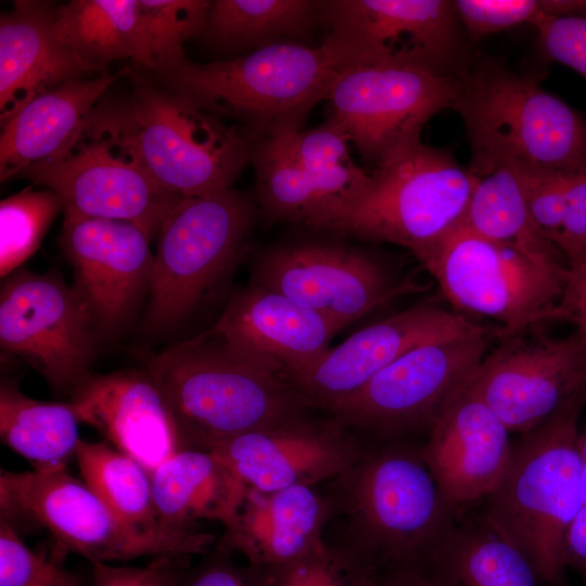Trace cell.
<instances>
[{"label":"cell","mask_w":586,"mask_h":586,"mask_svg":"<svg viewBox=\"0 0 586 586\" xmlns=\"http://www.w3.org/2000/svg\"><path fill=\"white\" fill-rule=\"evenodd\" d=\"M326 485L332 520H341L333 543L379 575L434 561L459 519L432 475L421 445L407 441L366 448Z\"/></svg>","instance_id":"1"},{"label":"cell","mask_w":586,"mask_h":586,"mask_svg":"<svg viewBox=\"0 0 586 586\" xmlns=\"http://www.w3.org/2000/svg\"><path fill=\"white\" fill-rule=\"evenodd\" d=\"M578 400L512 442L506 470L480 515L528 559L539 582L562 586L564 543L584 502Z\"/></svg>","instance_id":"2"},{"label":"cell","mask_w":586,"mask_h":586,"mask_svg":"<svg viewBox=\"0 0 586 586\" xmlns=\"http://www.w3.org/2000/svg\"><path fill=\"white\" fill-rule=\"evenodd\" d=\"M453 103L472 150L470 170L574 173L586 166V120L538 82L493 61L464 63Z\"/></svg>","instance_id":"3"},{"label":"cell","mask_w":586,"mask_h":586,"mask_svg":"<svg viewBox=\"0 0 586 586\" xmlns=\"http://www.w3.org/2000/svg\"><path fill=\"white\" fill-rule=\"evenodd\" d=\"M93 116L160 186L182 198L232 188L251 163L255 136L143 78L124 99L101 101Z\"/></svg>","instance_id":"4"},{"label":"cell","mask_w":586,"mask_h":586,"mask_svg":"<svg viewBox=\"0 0 586 586\" xmlns=\"http://www.w3.org/2000/svg\"><path fill=\"white\" fill-rule=\"evenodd\" d=\"M144 369L168 402L186 449L208 450L309 409L280 378L237 357L207 331L149 355Z\"/></svg>","instance_id":"5"},{"label":"cell","mask_w":586,"mask_h":586,"mask_svg":"<svg viewBox=\"0 0 586 586\" xmlns=\"http://www.w3.org/2000/svg\"><path fill=\"white\" fill-rule=\"evenodd\" d=\"M341 69L322 43H280L224 61H187L162 78L206 113L268 139L302 130Z\"/></svg>","instance_id":"6"},{"label":"cell","mask_w":586,"mask_h":586,"mask_svg":"<svg viewBox=\"0 0 586 586\" xmlns=\"http://www.w3.org/2000/svg\"><path fill=\"white\" fill-rule=\"evenodd\" d=\"M365 195L321 232L402 245L415 256L464 221L479 176L421 140L370 174Z\"/></svg>","instance_id":"7"},{"label":"cell","mask_w":586,"mask_h":586,"mask_svg":"<svg viewBox=\"0 0 586 586\" xmlns=\"http://www.w3.org/2000/svg\"><path fill=\"white\" fill-rule=\"evenodd\" d=\"M259 214L257 203L233 188L175 205L156 235L145 329H171L232 272Z\"/></svg>","instance_id":"8"},{"label":"cell","mask_w":586,"mask_h":586,"mask_svg":"<svg viewBox=\"0 0 586 586\" xmlns=\"http://www.w3.org/2000/svg\"><path fill=\"white\" fill-rule=\"evenodd\" d=\"M0 518L48 530L91 563L205 553L214 535L199 530L141 532L122 523L82 481L64 471L0 473Z\"/></svg>","instance_id":"9"},{"label":"cell","mask_w":586,"mask_h":586,"mask_svg":"<svg viewBox=\"0 0 586 586\" xmlns=\"http://www.w3.org/2000/svg\"><path fill=\"white\" fill-rule=\"evenodd\" d=\"M416 257L456 310L500 322V337L564 320L559 303L569 267L538 264L464 222Z\"/></svg>","instance_id":"10"},{"label":"cell","mask_w":586,"mask_h":586,"mask_svg":"<svg viewBox=\"0 0 586 586\" xmlns=\"http://www.w3.org/2000/svg\"><path fill=\"white\" fill-rule=\"evenodd\" d=\"M489 330L435 340L407 352L355 393L330 406L347 430L383 442L424 431L471 380L486 356Z\"/></svg>","instance_id":"11"},{"label":"cell","mask_w":586,"mask_h":586,"mask_svg":"<svg viewBox=\"0 0 586 586\" xmlns=\"http://www.w3.org/2000/svg\"><path fill=\"white\" fill-rule=\"evenodd\" d=\"M322 41L342 69L390 66L454 76L463 66L459 20L448 0L321 1Z\"/></svg>","instance_id":"12"},{"label":"cell","mask_w":586,"mask_h":586,"mask_svg":"<svg viewBox=\"0 0 586 586\" xmlns=\"http://www.w3.org/2000/svg\"><path fill=\"white\" fill-rule=\"evenodd\" d=\"M98 327L81 297L55 273L20 268L0 291V347L71 396L91 373Z\"/></svg>","instance_id":"13"},{"label":"cell","mask_w":586,"mask_h":586,"mask_svg":"<svg viewBox=\"0 0 586 586\" xmlns=\"http://www.w3.org/2000/svg\"><path fill=\"white\" fill-rule=\"evenodd\" d=\"M21 176L53 191L63 213L129 221L152 238L182 199L160 186L93 114L71 146Z\"/></svg>","instance_id":"14"},{"label":"cell","mask_w":586,"mask_h":586,"mask_svg":"<svg viewBox=\"0 0 586 586\" xmlns=\"http://www.w3.org/2000/svg\"><path fill=\"white\" fill-rule=\"evenodd\" d=\"M327 100L335 122L358 153L377 166L421 140L423 126L453 107V76L418 68L348 66Z\"/></svg>","instance_id":"15"},{"label":"cell","mask_w":586,"mask_h":586,"mask_svg":"<svg viewBox=\"0 0 586 586\" xmlns=\"http://www.w3.org/2000/svg\"><path fill=\"white\" fill-rule=\"evenodd\" d=\"M472 382L510 432L526 433L586 399V336H502Z\"/></svg>","instance_id":"16"},{"label":"cell","mask_w":586,"mask_h":586,"mask_svg":"<svg viewBox=\"0 0 586 586\" xmlns=\"http://www.w3.org/2000/svg\"><path fill=\"white\" fill-rule=\"evenodd\" d=\"M251 281L314 310L341 330L394 297L415 290L398 283L371 255L327 242H295L256 256Z\"/></svg>","instance_id":"17"},{"label":"cell","mask_w":586,"mask_h":586,"mask_svg":"<svg viewBox=\"0 0 586 586\" xmlns=\"http://www.w3.org/2000/svg\"><path fill=\"white\" fill-rule=\"evenodd\" d=\"M152 239L129 221L64 212L59 245L98 329L116 331L149 292Z\"/></svg>","instance_id":"18"},{"label":"cell","mask_w":586,"mask_h":586,"mask_svg":"<svg viewBox=\"0 0 586 586\" xmlns=\"http://www.w3.org/2000/svg\"><path fill=\"white\" fill-rule=\"evenodd\" d=\"M484 329L462 315L420 304L364 328L285 382L309 408L327 410L422 344Z\"/></svg>","instance_id":"19"},{"label":"cell","mask_w":586,"mask_h":586,"mask_svg":"<svg viewBox=\"0 0 586 586\" xmlns=\"http://www.w3.org/2000/svg\"><path fill=\"white\" fill-rule=\"evenodd\" d=\"M365 449L334 419L315 421L305 416L230 437L208 450L247 487L271 492L326 484L356 462Z\"/></svg>","instance_id":"20"},{"label":"cell","mask_w":586,"mask_h":586,"mask_svg":"<svg viewBox=\"0 0 586 586\" xmlns=\"http://www.w3.org/2000/svg\"><path fill=\"white\" fill-rule=\"evenodd\" d=\"M472 378L441 410L421 444L423 458L458 518L496 487L512 445L510 431Z\"/></svg>","instance_id":"21"},{"label":"cell","mask_w":586,"mask_h":586,"mask_svg":"<svg viewBox=\"0 0 586 586\" xmlns=\"http://www.w3.org/2000/svg\"><path fill=\"white\" fill-rule=\"evenodd\" d=\"M341 329L252 281L233 293L207 332L233 355L281 380L321 358Z\"/></svg>","instance_id":"22"},{"label":"cell","mask_w":586,"mask_h":586,"mask_svg":"<svg viewBox=\"0 0 586 586\" xmlns=\"http://www.w3.org/2000/svg\"><path fill=\"white\" fill-rule=\"evenodd\" d=\"M67 403L79 422L95 429L149 474L186 449L174 412L145 369L90 373Z\"/></svg>","instance_id":"23"},{"label":"cell","mask_w":586,"mask_h":586,"mask_svg":"<svg viewBox=\"0 0 586 586\" xmlns=\"http://www.w3.org/2000/svg\"><path fill=\"white\" fill-rule=\"evenodd\" d=\"M332 517L330 499L318 486L298 485L271 492L247 487L218 545L240 553L253 568L270 570L319 546Z\"/></svg>","instance_id":"24"},{"label":"cell","mask_w":586,"mask_h":586,"mask_svg":"<svg viewBox=\"0 0 586 586\" xmlns=\"http://www.w3.org/2000/svg\"><path fill=\"white\" fill-rule=\"evenodd\" d=\"M119 75L81 77L48 89L1 119L0 179L20 177L71 146Z\"/></svg>","instance_id":"25"},{"label":"cell","mask_w":586,"mask_h":586,"mask_svg":"<svg viewBox=\"0 0 586 586\" xmlns=\"http://www.w3.org/2000/svg\"><path fill=\"white\" fill-rule=\"evenodd\" d=\"M53 7L17 0L0 16V117L63 82L99 73L60 41Z\"/></svg>","instance_id":"26"},{"label":"cell","mask_w":586,"mask_h":586,"mask_svg":"<svg viewBox=\"0 0 586 586\" xmlns=\"http://www.w3.org/2000/svg\"><path fill=\"white\" fill-rule=\"evenodd\" d=\"M251 163L255 169L256 203L267 222H291L321 232L367 192L370 175L354 162L336 169L301 168L255 137Z\"/></svg>","instance_id":"27"},{"label":"cell","mask_w":586,"mask_h":586,"mask_svg":"<svg viewBox=\"0 0 586 586\" xmlns=\"http://www.w3.org/2000/svg\"><path fill=\"white\" fill-rule=\"evenodd\" d=\"M154 505L161 521L174 528L198 530L199 521L228 526L247 486L212 451H177L151 474Z\"/></svg>","instance_id":"28"},{"label":"cell","mask_w":586,"mask_h":586,"mask_svg":"<svg viewBox=\"0 0 586 586\" xmlns=\"http://www.w3.org/2000/svg\"><path fill=\"white\" fill-rule=\"evenodd\" d=\"M68 403L41 402L24 394L13 379L0 385V437L36 472L64 471L80 441Z\"/></svg>","instance_id":"29"},{"label":"cell","mask_w":586,"mask_h":586,"mask_svg":"<svg viewBox=\"0 0 586 586\" xmlns=\"http://www.w3.org/2000/svg\"><path fill=\"white\" fill-rule=\"evenodd\" d=\"M320 15L321 1L215 0L201 36L219 48L247 53L280 43L307 44Z\"/></svg>","instance_id":"30"},{"label":"cell","mask_w":586,"mask_h":586,"mask_svg":"<svg viewBox=\"0 0 586 586\" xmlns=\"http://www.w3.org/2000/svg\"><path fill=\"white\" fill-rule=\"evenodd\" d=\"M463 222L480 235L538 264L569 267L563 253L534 221L521 180L510 167L479 176Z\"/></svg>","instance_id":"31"},{"label":"cell","mask_w":586,"mask_h":586,"mask_svg":"<svg viewBox=\"0 0 586 586\" xmlns=\"http://www.w3.org/2000/svg\"><path fill=\"white\" fill-rule=\"evenodd\" d=\"M458 586H537L528 559L476 511L462 514L435 559Z\"/></svg>","instance_id":"32"},{"label":"cell","mask_w":586,"mask_h":586,"mask_svg":"<svg viewBox=\"0 0 586 586\" xmlns=\"http://www.w3.org/2000/svg\"><path fill=\"white\" fill-rule=\"evenodd\" d=\"M138 0H72L53 7L56 37L99 73L107 64L133 61L137 47Z\"/></svg>","instance_id":"33"},{"label":"cell","mask_w":586,"mask_h":586,"mask_svg":"<svg viewBox=\"0 0 586 586\" xmlns=\"http://www.w3.org/2000/svg\"><path fill=\"white\" fill-rule=\"evenodd\" d=\"M75 458L82 481L122 523L141 532L179 530L161 521L150 474L132 458L109 444L85 440Z\"/></svg>","instance_id":"34"},{"label":"cell","mask_w":586,"mask_h":586,"mask_svg":"<svg viewBox=\"0 0 586 586\" xmlns=\"http://www.w3.org/2000/svg\"><path fill=\"white\" fill-rule=\"evenodd\" d=\"M212 1L138 0L133 63L161 77L182 66L184 42L201 36Z\"/></svg>","instance_id":"35"},{"label":"cell","mask_w":586,"mask_h":586,"mask_svg":"<svg viewBox=\"0 0 586 586\" xmlns=\"http://www.w3.org/2000/svg\"><path fill=\"white\" fill-rule=\"evenodd\" d=\"M64 211L51 190L28 187L0 203V277L7 278L34 255L54 218Z\"/></svg>","instance_id":"36"},{"label":"cell","mask_w":586,"mask_h":586,"mask_svg":"<svg viewBox=\"0 0 586 586\" xmlns=\"http://www.w3.org/2000/svg\"><path fill=\"white\" fill-rule=\"evenodd\" d=\"M263 571L269 586H381L377 571L326 539L304 557Z\"/></svg>","instance_id":"37"},{"label":"cell","mask_w":586,"mask_h":586,"mask_svg":"<svg viewBox=\"0 0 586 586\" xmlns=\"http://www.w3.org/2000/svg\"><path fill=\"white\" fill-rule=\"evenodd\" d=\"M259 139L279 156L307 170H332L353 162L349 157L348 136L330 118L309 130Z\"/></svg>","instance_id":"38"},{"label":"cell","mask_w":586,"mask_h":586,"mask_svg":"<svg viewBox=\"0 0 586 586\" xmlns=\"http://www.w3.org/2000/svg\"><path fill=\"white\" fill-rule=\"evenodd\" d=\"M0 586H79V579L30 550L16 530L0 518Z\"/></svg>","instance_id":"39"},{"label":"cell","mask_w":586,"mask_h":586,"mask_svg":"<svg viewBox=\"0 0 586 586\" xmlns=\"http://www.w3.org/2000/svg\"><path fill=\"white\" fill-rule=\"evenodd\" d=\"M458 20L472 40L519 24H534L540 16L539 0H456Z\"/></svg>","instance_id":"40"},{"label":"cell","mask_w":586,"mask_h":586,"mask_svg":"<svg viewBox=\"0 0 586 586\" xmlns=\"http://www.w3.org/2000/svg\"><path fill=\"white\" fill-rule=\"evenodd\" d=\"M508 167V166H507ZM512 168V167H510ZM519 176L530 213L550 239L562 225L570 174L512 168Z\"/></svg>","instance_id":"41"},{"label":"cell","mask_w":586,"mask_h":586,"mask_svg":"<svg viewBox=\"0 0 586 586\" xmlns=\"http://www.w3.org/2000/svg\"><path fill=\"white\" fill-rule=\"evenodd\" d=\"M533 26L544 55L571 67L586 79V18L542 15Z\"/></svg>","instance_id":"42"},{"label":"cell","mask_w":586,"mask_h":586,"mask_svg":"<svg viewBox=\"0 0 586 586\" xmlns=\"http://www.w3.org/2000/svg\"><path fill=\"white\" fill-rule=\"evenodd\" d=\"M549 240L569 266L586 264V166L570 175L562 225Z\"/></svg>","instance_id":"43"},{"label":"cell","mask_w":586,"mask_h":586,"mask_svg":"<svg viewBox=\"0 0 586 586\" xmlns=\"http://www.w3.org/2000/svg\"><path fill=\"white\" fill-rule=\"evenodd\" d=\"M232 552L217 545L212 557L186 575H178L175 586H269L266 573L251 565L240 566Z\"/></svg>","instance_id":"44"},{"label":"cell","mask_w":586,"mask_h":586,"mask_svg":"<svg viewBox=\"0 0 586 586\" xmlns=\"http://www.w3.org/2000/svg\"><path fill=\"white\" fill-rule=\"evenodd\" d=\"M179 559L158 557L145 568L115 566L104 562L91 563L92 586H175Z\"/></svg>","instance_id":"45"},{"label":"cell","mask_w":586,"mask_h":586,"mask_svg":"<svg viewBox=\"0 0 586 586\" xmlns=\"http://www.w3.org/2000/svg\"><path fill=\"white\" fill-rule=\"evenodd\" d=\"M578 445L584 466V502L566 534L563 562L565 569H573L586 586V424L579 428Z\"/></svg>","instance_id":"46"},{"label":"cell","mask_w":586,"mask_h":586,"mask_svg":"<svg viewBox=\"0 0 586 586\" xmlns=\"http://www.w3.org/2000/svg\"><path fill=\"white\" fill-rule=\"evenodd\" d=\"M559 306L564 320L573 322L576 331L586 336V264L569 266Z\"/></svg>","instance_id":"47"},{"label":"cell","mask_w":586,"mask_h":586,"mask_svg":"<svg viewBox=\"0 0 586 586\" xmlns=\"http://www.w3.org/2000/svg\"><path fill=\"white\" fill-rule=\"evenodd\" d=\"M381 586H458L451 575L436 561L380 575Z\"/></svg>","instance_id":"48"},{"label":"cell","mask_w":586,"mask_h":586,"mask_svg":"<svg viewBox=\"0 0 586 586\" xmlns=\"http://www.w3.org/2000/svg\"><path fill=\"white\" fill-rule=\"evenodd\" d=\"M539 5L545 16L586 18V0H539Z\"/></svg>","instance_id":"49"}]
</instances>
